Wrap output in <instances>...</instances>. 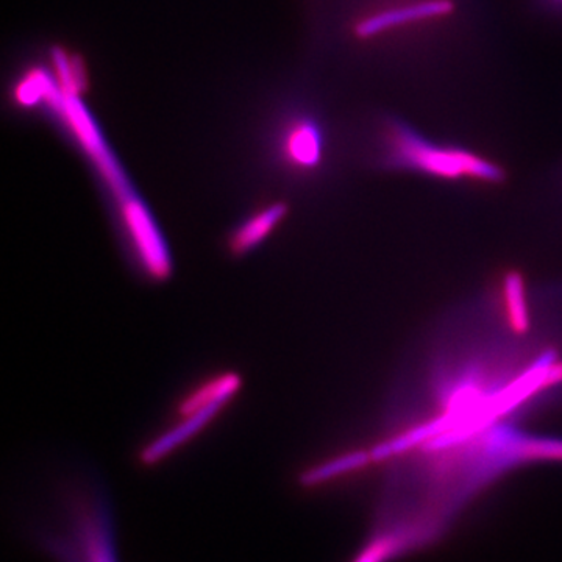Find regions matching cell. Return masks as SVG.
<instances>
[{
	"mask_svg": "<svg viewBox=\"0 0 562 562\" xmlns=\"http://www.w3.org/2000/svg\"><path fill=\"white\" fill-rule=\"evenodd\" d=\"M243 380L238 373L225 372L206 380L201 386L192 390L179 406L180 416H187L211 405H227L241 390Z\"/></svg>",
	"mask_w": 562,
	"mask_h": 562,
	"instance_id": "52a82bcc",
	"label": "cell"
},
{
	"mask_svg": "<svg viewBox=\"0 0 562 562\" xmlns=\"http://www.w3.org/2000/svg\"><path fill=\"white\" fill-rule=\"evenodd\" d=\"M65 513L57 527L38 532L44 552L58 562H120L113 513L101 492L74 491Z\"/></svg>",
	"mask_w": 562,
	"mask_h": 562,
	"instance_id": "7a4b0ae2",
	"label": "cell"
},
{
	"mask_svg": "<svg viewBox=\"0 0 562 562\" xmlns=\"http://www.w3.org/2000/svg\"><path fill=\"white\" fill-rule=\"evenodd\" d=\"M506 313L509 324L517 333L527 331L528 310L525 302V288L522 277L509 273L505 280Z\"/></svg>",
	"mask_w": 562,
	"mask_h": 562,
	"instance_id": "9c48e42d",
	"label": "cell"
},
{
	"mask_svg": "<svg viewBox=\"0 0 562 562\" xmlns=\"http://www.w3.org/2000/svg\"><path fill=\"white\" fill-rule=\"evenodd\" d=\"M286 214L288 206L284 203H273L268 209L258 211L232 233L228 238V250L235 257L249 254L276 231Z\"/></svg>",
	"mask_w": 562,
	"mask_h": 562,
	"instance_id": "8992f818",
	"label": "cell"
},
{
	"mask_svg": "<svg viewBox=\"0 0 562 562\" xmlns=\"http://www.w3.org/2000/svg\"><path fill=\"white\" fill-rule=\"evenodd\" d=\"M288 162L295 168L314 169L324 160L325 135L317 122L301 120L288 127L283 138Z\"/></svg>",
	"mask_w": 562,
	"mask_h": 562,
	"instance_id": "5b68a950",
	"label": "cell"
},
{
	"mask_svg": "<svg viewBox=\"0 0 562 562\" xmlns=\"http://www.w3.org/2000/svg\"><path fill=\"white\" fill-rule=\"evenodd\" d=\"M542 13L562 21V0H532Z\"/></svg>",
	"mask_w": 562,
	"mask_h": 562,
	"instance_id": "8fae6325",
	"label": "cell"
},
{
	"mask_svg": "<svg viewBox=\"0 0 562 562\" xmlns=\"http://www.w3.org/2000/svg\"><path fill=\"white\" fill-rule=\"evenodd\" d=\"M224 406L225 405H211L206 406V408L198 409V412L187 414V416H181L183 420H181L177 427L162 432L161 436H158L157 439H154V441L147 443V446L140 450V464L150 468V465L158 464V462L168 458L169 454L176 452L179 447L191 441L195 435H199V432L220 414Z\"/></svg>",
	"mask_w": 562,
	"mask_h": 562,
	"instance_id": "277c9868",
	"label": "cell"
},
{
	"mask_svg": "<svg viewBox=\"0 0 562 562\" xmlns=\"http://www.w3.org/2000/svg\"><path fill=\"white\" fill-rule=\"evenodd\" d=\"M453 13L452 0H417L413 3L391 7L369 14L358 22L357 35L360 38H372L382 33L395 31L414 22L439 20Z\"/></svg>",
	"mask_w": 562,
	"mask_h": 562,
	"instance_id": "3957f363",
	"label": "cell"
},
{
	"mask_svg": "<svg viewBox=\"0 0 562 562\" xmlns=\"http://www.w3.org/2000/svg\"><path fill=\"white\" fill-rule=\"evenodd\" d=\"M16 99L22 105H33V103L43 101V99H54V88H52L49 77L41 70L29 74L18 85Z\"/></svg>",
	"mask_w": 562,
	"mask_h": 562,
	"instance_id": "30bf717a",
	"label": "cell"
},
{
	"mask_svg": "<svg viewBox=\"0 0 562 562\" xmlns=\"http://www.w3.org/2000/svg\"><path fill=\"white\" fill-rule=\"evenodd\" d=\"M380 155L390 169L425 173L436 179L486 183L505 179V171L494 161L464 147L432 143L401 117L390 116L383 121Z\"/></svg>",
	"mask_w": 562,
	"mask_h": 562,
	"instance_id": "6da1fadb",
	"label": "cell"
},
{
	"mask_svg": "<svg viewBox=\"0 0 562 562\" xmlns=\"http://www.w3.org/2000/svg\"><path fill=\"white\" fill-rule=\"evenodd\" d=\"M369 464H371V457L364 450L344 453L341 457L331 458V460L306 469L299 476V482L303 487H317L342 479L349 473L361 471V469L368 468Z\"/></svg>",
	"mask_w": 562,
	"mask_h": 562,
	"instance_id": "ba28073f",
	"label": "cell"
}]
</instances>
